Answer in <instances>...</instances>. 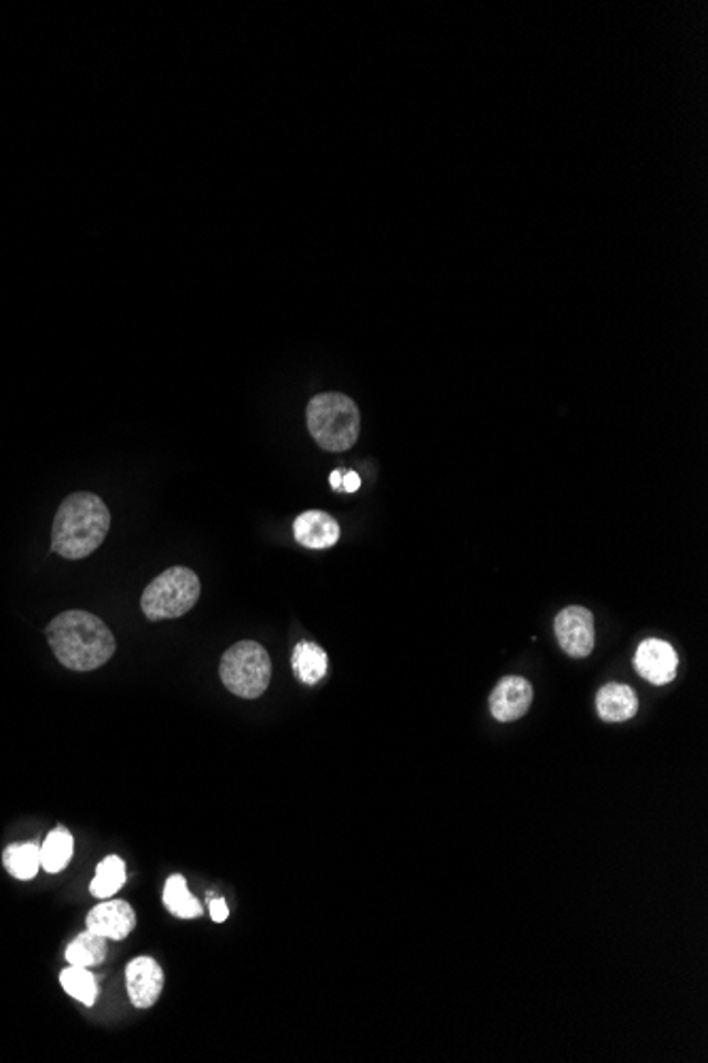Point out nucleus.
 <instances>
[{
    "instance_id": "nucleus-1",
    "label": "nucleus",
    "mask_w": 708,
    "mask_h": 1063,
    "mask_svg": "<svg viewBox=\"0 0 708 1063\" xmlns=\"http://www.w3.org/2000/svg\"><path fill=\"white\" fill-rule=\"evenodd\" d=\"M45 635L55 658L71 671L100 669L117 650L115 635L103 618L82 609L55 616L45 628Z\"/></svg>"
},
{
    "instance_id": "nucleus-2",
    "label": "nucleus",
    "mask_w": 708,
    "mask_h": 1063,
    "mask_svg": "<svg viewBox=\"0 0 708 1063\" xmlns=\"http://www.w3.org/2000/svg\"><path fill=\"white\" fill-rule=\"evenodd\" d=\"M109 529L107 503L94 492H73L55 512L52 550L62 559L82 561L103 545Z\"/></svg>"
},
{
    "instance_id": "nucleus-3",
    "label": "nucleus",
    "mask_w": 708,
    "mask_h": 1063,
    "mask_svg": "<svg viewBox=\"0 0 708 1063\" xmlns=\"http://www.w3.org/2000/svg\"><path fill=\"white\" fill-rule=\"evenodd\" d=\"M308 432L328 453H344L358 439L361 414L344 393H321L310 400L305 410Z\"/></svg>"
},
{
    "instance_id": "nucleus-4",
    "label": "nucleus",
    "mask_w": 708,
    "mask_h": 1063,
    "mask_svg": "<svg viewBox=\"0 0 708 1063\" xmlns=\"http://www.w3.org/2000/svg\"><path fill=\"white\" fill-rule=\"evenodd\" d=\"M200 577L190 567H170L147 584L140 609L147 620H174L185 616L200 599Z\"/></svg>"
},
{
    "instance_id": "nucleus-5",
    "label": "nucleus",
    "mask_w": 708,
    "mask_h": 1063,
    "mask_svg": "<svg viewBox=\"0 0 708 1063\" xmlns=\"http://www.w3.org/2000/svg\"><path fill=\"white\" fill-rule=\"evenodd\" d=\"M218 673L232 694L259 699L272 680V660L261 644L238 641L221 658Z\"/></svg>"
},
{
    "instance_id": "nucleus-6",
    "label": "nucleus",
    "mask_w": 708,
    "mask_h": 1063,
    "mask_svg": "<svg viewBox=\"0 0 708 1063\" xmlns=\"http://www.w3.org/2000/svg\"><path fill=\"white\" fill-rule=\"evenodd\" d=\"M556 639L560 648L572 658H586L594 652V616L581 605H569L556 616Z\"/></svg>"
},
{
    "instance_id": "nucleus-7",
    "label": "nucleus",
    "mask_w": 708,
    "mask_h": 1063,
    "mask_svg": "<svg viewBox=\"0 0 708 1063\" xmlns=\"http://www.w3.org/2000/svg\"><path fill=\"white\" fill-rule=\"evenodd\" d=\"M634 667L643 680L654 685H664L675 680L679 669V656L668 641L645 639L636 650Z\"/></svg>"
},
{
    "instance_id": "nucleus-8",
    "label": "nucleus",
    "mask_w": 708,
    "mask_h": 1063,
    "mask_svg": "<svg viewBox=\"0 0 708 1063\" xmlns=\"http://www.w3.org/2000/svg\"><path fill=\"white\" fill-rule=\"evenodd\" d=\"M128 993L137 1009H151L164 989V972L153 957H137L126 968Z\"/></svg>"
},
{
    "instance_id": "nucleus-9",
    "label": "nucleus",
    "mask_w": 708,
    "mask_h": 1063,
    "mask_svg": "<svg viewBox=\"0 0 708 1063\" xmlns=\"http://www.w3.org/2000/svg\"><path fill=\"white\" fill-rule=\"evenodd\" d=\"M533 703V685L528 680L509 676L496 683L491 694V713L498 722H516Z\"/></svg>"
},
{
    "instance_id": "nucleus-10",
    "label": "nucleus",
    "mask_w": 708,
    "mask_h": 1063,
    "mask_svg": "<svg viewBox=\"0 0 708 1063\" xmlns=\"http://www.w3.org/2000/svg\"><path fill=\"white\" fill-rule=\"evenodd\" d=\"M137 926V915L132 906L124 900H112L103 902L92 913L87 915V929L110 938V940H124Z\"/></svg>"
},
{
    "instance_id": "nucleus-11",
    "label": "nucleus",
    "mask_w": 708,
    "mask_h": 1063,
    "mask_svg": "<svg viewBox=\"0 0 708 1063\" xmlns=\"http://www.w3.org/2000/svg\"><path fill=\"white\" fill-rule=\"evenodd\" d=\"M293 535L303 548L325 550V548L337 544L340 524L328 512L310 510V512L300 514L293 522Z\"/></svg>"
},
{
    "instance_id": "nucleus-12",
    "label": "nucleus",
    "mask_w": 708,
    "mask_h": 1063,
    "mask_svg": "<svg viewBox=\"0 0 708 1063\" xmlns=\"http://www.w3.org/2000/svg\"><path fill=\"white\" fill-rule=\"evenodd\" d=\"M597 709L604 722H626L636 715L639 701L634 690L624 683H607L597 694Z\"/></svg>"
},
{
    "instance_id": "nucleus-13",
    "label": "nucleus",
    "mask_w": 708,
    "mask_h": 1063,
    "mask_svg": "<svg viewBox=\"0 0 708 1063\" xmlns=\"http://www.w3.org/2000/svg\"><path fill=\"white\" fill-rule=\"evenodd\" d=\"M293 671L305 685L321 682L328 673V652L312 641H301L293 650Z\"/></svg>"
},
{
    "instance_id": "nucleus-14",
    "label": "nucleus",
    "mask_w": 708,
    "mask_h": 1063,
    "mask_svg": "<svg viewBox=\"0 0 708 1063\" xmlns=\"http://www.w3.org/2000/svg\"><path fill=\"white\" fill-rule=\"evenodd\" d=\"M105 957H107V938L92 929H85L66 949V959L71 966H82V968L98 966L105 961Z\"/></svg>"
},
{
    "instance_id": "nucleus-15",
    "label": "nucleus",
    "mask_w": 708,
    "mask_h": 1063,
    "mask_svg": "<svg viewBox=\"0 0 708 1063\" xmlns=\"http://www.w3.org/2000/svg\"><path fill=\"white\" fill-rule=\"evenodd\" d=\"M164 904L165 908L179 920H195L202 915L200 900L191 896L187 883L181 874H174L165 881Z\"/></svg>"
},
{
    "instance_id": "nucleus-16",
    "label": "nucleus",
    "mask_w": 708,
    "mask_h": 1063,
    "mask_svg": "<svg viewBox=\"0 0 708 1063\" xmlns=\"http://www.w3.org/2000/svg\"><path fill=\"white\" fill-rule=\"evenodd\" d=\"M73 858V835L64 828H55L41 846V869L47 873H60L68 867Z\"/></svg>"
},
{
    "instance_id": "nucleus-17",
    "label": "nucleus",
    "mask_w": 708,
    "mask_h": 1063,
    "mask_svg": "<svg viewBox=\"0 0 708 1063\" xmlns=\"http://www.w3.org/2000/svg\"><path fill=\"white\" fill-rule=\"evenodd\" d=\"M4 869L20 881L34 879L41 869V847L34 843H22V846H11L2 853Z\"/></svg>"
},
{
    "instance_id": "nucleus-18",
    "label": "nucleus",
    "mask_w": 708,
    "mask_h": 1063,
    "mask_svg": "<svg viewBox=\"0 0 708 1063\" xmlns=\"http://www.w3.org/2000/svg\"><path fill=\"white\" fill-rule=\"evenodd\" d=\"M126 883V864L119 855H109L98 864L96 876L89 885L92 896L96 899H110L121 885Z\"/></svg>"
},
{
    "instance_id": "nucleus-19",
    "label": "nucleus",
    "mask_w": 708,
    "mask_h": 1063,
    "mask_svg": "<svg viewBox=\"0 0 708 1063\" xmlns=\"http://www.w3.org/2000/svg\"><path fill=\"white\" fill-rule=\"evenodd\" d=\"M60 982L71 998L79 1000L85 1007H94L96 996H98V985H96L94 975L87 968L68 964V968L62 970V975H60Z\"/></svg>"
},
{
    "instance_id": "nucleus-20",
    "label": "nucleus",
    "mask_w": 708,
    "mask_h": 1063,
    "mask_svg": "<svg viewBox=\"0 0 708 1063\" xmlns=\"http://www.w3.org/2000/svg\"><path fill=\"white\" fill-rule=\"evenodd\" d=\"M211 917L213 922H225L229 917V908H227V902L223 899L211 900Z\"/></svg>"
},
{
    "instance_id": "nucleus-21",
    "label": "nucleus",
    "mask_w": 708,
    "mask_h": 1063,
    "mask_svg": "<svg viewBox=\"0 0 708 1063\" xmlns=\"http://www.w3.org/2000/svg\"><path fill=\"white\" fill-rule=\"evenodd\" d=\"M361 487V476L356 471H344V478H342V491L344 492H356Z\"/></svg>"
},
{
    "instance_id": "nucleus-22",
    "label": "nucleus",
    "mask_w": 708,
    "mask_h": 1063,
    "mask_svg": "<svg viewBox=\"0 0 708 1063\" xmlns=\"http://www.w3.org/2000/svg\"><path fill=\"white\" fill-rule=\"evenodd\" d=\"M342 478H344V469L331 471V478H329V480H331V489H333V491H342Z\"/></svg>"
}]
</instances>
